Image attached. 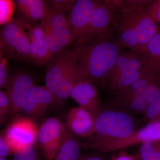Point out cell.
I'll list each match as a JSON object with an SVG mask.
<instances>
[{
	"label": "cell",
	"instance_id": "9a60e30c",
	"mask_svg": "<svg viewBox=\"0 0 160 160\" xmlns=\"http://www.w3.org/2000/svg\"><path fill=\"white\" fill-rule=\"evenodd\" d=\"M56 102L55 97L46 86H35L22 110L31 118H41L46 114Z\"/></svg>",
	"mask_w": 160,
	"mask_h": 160
},
{
	"label": "cell",
	"instance_id": "5bb4252c",
	"mask_svg": "<svg viewBox=\"0 0 160 160\" xmlns=\"http://www.w3.org/2000/svg\"><path fill=\"white\" fill-rule=\"evenodd\" d=\"M24 23V26L21 24L28 30L29 40L28 60L37 66L46 64L52 56L49 51L42 25L41 23L30 24L26 22Z\"/></svg>",
	"mask_w": 160,
	"mask_h": 160
},
{
	"label": "cell",
	"instance_id": "ba28073f",
	"mask_svg": "<svg viewBox=\"0 0 160 160\" xmlns=\"http://www.w3.org/2000/svg\"><path fill=\"white\" fill-rule=\"evenodd\" d=\"M0 38L1 53L9 59L28 60L29 37L18 22L12 20L5 25L1 29Z\"/></svg>",
	"mask_w": 160,
	"mask_h": 160
},
{
	"label": "cell",
	"instance_id": "9c48e42d",
	"mask_svg": "<svg viewBox=\"0 0 160 160\" xmlns=\"http://www.w3.org/2000/svg\"><path fill=\"white\" fill-rule=\"evenodd\" d=\"M38 132L36 124L30 118L18 117L12 121L3 133L12 152L15 153L33 146Z\"/></svg>",
	"mask_w": 160,
	"mask_h": 160
},
{
	"label": "cell",
	"instance_id": "8992f818",
	"mask_svg": "<svg viewBox=\"0 0 160 160\" xmlns=\"http://www.w3.org/2000/svg\"><path fill=\"white\" fill-rule=\"evenodd\" d=\"M134 128L133 119L129 114L107 110L100 112L96 118V136L92 139L126 138L134 132Z\"/></svg>",
	"mask_w": 160,
	"mask_h": 160
},
{
	"label": "cell",
	"instance_id": "5b68a950",
	"mask_svg": "<svg viewBox=\"0 0 160 160\" xmlns=\"http://www.w3.org/2000/svg\"><path fill=\"white\" fill-rule=\"evenodd\" d=\"M49 6L47 17L41 24L46 33L49 51L52 56L71 45V36L67 14L50 3Z\"/></svg>",
	"mask_w": 160,
	"mask_h": 160
},
{
	"label": "cell",
	"instance_id": "d6a6232c",
	"mask_svg": "<svg viewBox=\"0 0 160 160\" xmlns=\"http://www.w3.org/2000/svg\"><path fill=\"white\" fill-rule=\"evenodd\" d=\"M78 160H104L102 158L97 156H90L88 157L82 158H80Z\"/></svg>",
	"mask_w": 160,
	"mask_h": 160
},
{
	"label": "cell",
	"instance_id": "f1b7e54d",
	"mask_svg": "<svg viewBox=\"0 0 160 160\" xmlns=\"http://www.w3.org/2000/svg\"><path fill=\"white\" fill-rule=\"evenodd\" d=\"M146 117L153 119L160 114V92L155 100L147 107L146 111Z\"/></svg>",
	"mask_w": 160,
	"mask_h": 160
},
{
	"label": "cell",
	"instance_id": "8fae6325",
	"mask_svg": "<svg viewBox=\"0 0 160 160\" xmlns=\"http://www.w3.org/2000/svg\"><path fill=\"white\" fill-rule=\"evenodd\" d=\"M115 18V8L112 1H101L95 9L86 33L74 44L110 36L111 28L114 27Z\"/></svg>",
	"mask_w": 160,
	"mask_h": 160
},
{
	"label": "cell",
	"instance_id": "7402d4cb",
	"mask_svg": "<svg viewBox=\"0 0 160 160\" xmlns=\"http://www.w3.org/2000/svg\"><path fill=\"white\" fill-rule=\"evenodd\" d=\"M119 98L126 102L131 109L138 112H145L148 105L144 98L126 90L118 94Z\"/></svg>",
	"mask_w": 160,
	"mask_h": 160
},
{
	"label": "cell",
	"instance_id": "4316f807",
	"mask_svg": "<svg viewBox=\"0 0 160 160\" xmlns=\"http://www.w3.org/2000/svg\"><path fill=\"white\" fill-rule=\"evenodd\" d=\"M9 59L6 56L1 53L0 60V88L6 89L9 80L7 64Z\"/></svg>",
	"mask_w": 160,
	"mask_h": 160
},
{
	"label": "cell",
	"instance_id": "e0dca14e",
	"mask_svg": "<svg viewBox=\"0 0 160 160\" xmlns=\"http://www.w3.org/2000/svg\"><path fill=\"white\" fill-rule=\"evenodd\" d=\"M96 118L89 111L80 106L72 108L67 115V128L72 134L88 137L95 133Z\"/></svg>",
	"mask_w": 160,
	"mask_h": 160
},
{
	"label": "cell",
	"instance_id": "6da1fadb",
	"mask_svg": "<svg viewBox=\"0 0 160 160\" xmlns=\"http://www.w3.org/2000/svg\"><path fill=\"white\" fill-rule=\"evenodd\" d=\"M150 1H112L115 8L114 42L121 50L141 54L158 32L147 12Z\"/></svg>",
	"mask_w": 160,
	"mask_h": 160
},
{
	"label": "cell",
	"instance_id": "44dd1931",
	"mask_svg": "<svg viewBox=\"0 0 160 160\" xmlns=\"http://www.w3.org/2000/svg\"><path fill=\"white\" fill-rule=\"evenodd\" d=\"M81 158V146L66 127L61 148L54 160H78Z\"/></svg>",
	"mask_w": 160,
	"mask_h": 160
},
{
	"label": "cell",
	"instance_id": "484cf974",
	"mask_svg": "<svg viewBox=\"0 0 160 160\" xmlns=\"http://www.w3.org/2000/svg\"><path fill=\"white\" fill-rule=\"evenodd\" d=\"M10 102L8 92L6 90H1L0 91V120L2 122L10 112Z\"/></svg>",
	"mask_w": 160,
	"mask_h": 160
},
{
	"label": "cell",
	"instance_id": "7c38bea8",
	"mask_svg": "<svg viewBox=\"0 0 160 160\" xmlns=\"http://www.w3.org/2000/svg\"><path fill=\"white\" fill-rule=\"evenodd\" d=\"M35 86L34 79L27 72H17L9 75L6 88L10 102L9 115L22 110Z\"/></svg>",
	"mask_w": 160,
	"mask_h": 160
},
{
	"label": "cell",
	"instance_id": "f546056e",
	"mask_svg": "<svg viewBox=\"0 0 160 160\" xmlns=\"http://www.w3.org/2000/svg\"><path fill=\"white\" fill-rule=\"evenodd\" d=\"M147 12L154 22H160V1H155L148 5Z\"/></svg>",
	"mask_w": 160,
	"mask_h": 160
},
{
	"label": "cell",
	"instance_id": "d6986e66",
	"mask_svg": "<svg viewBox=\"0 0 160 160\" xmlns=\"http://www.w3.org/2000/svg\"><path fill=\"white\" fill-rule=\"evenodd\" d=\"M15 2L19 11L31 22L42 23L49 12V6L42 0H17Z\"/></svg>",
	"mask_w": 160,
	"mask_h": 160
},
{
	"label": "cell",
	"instance_id": "4fadbf2b",
	"mask_svg": "<svg viewBox=\"0 0 160 160\" xmlns=\"http://www.w3.org/2000/svg\"><path fill=\"white\" fill-rule=\"evenodd\" d=\"M101 1L77 0L68 18L71 45L82 37L88 29L95 9Z\"/></svg>",
	"mask_w": 160,
	"mask_h": 160
},
{
	"label": "cell",
	"instance_id": "7a4b0ae2",
	"mask_svg": "<svg viewBox=\"0 0 160 160\" xmlns=\"http://www.w3.org/2000/svg\"><path fill=\"white\" fill-rule=\"evenodd\" d=\"M71 49L77 61L80 79L99 85L106 83L122 51L110 36L74 44Z\"/></svg>",
	"mask_w": 160,
	"mask_h": 160
},
{
	"label": "cell",
	"instance_id": "d4e9b609",
	"mask_svg": "<svg viewBox=\"0 0 160 160\" xmlns=\"http://www.w3.org/2000/svg\"><path fill=\"white\" fill-rule=\"evenodd\" d=\"M13 160H44L33 147H28L14 153Z\"/></svg>",
	"mask_w": 160,
	"mask_h": 160
},
{
	"label": "cell",
	"instance_id": "836d02e7",
	"mask_svg": "<svg viewBox=\"0 0 160 160\" xmlns=\"http://www.w3.org/2000/svg\"><path fill=\"white\" fill-rule=\"evenodd\" d=\"M0 160H7L6 158L0 157Z\"/></svg>",
	"mask_w": 160,
	"mask_h": 160
},
{
	"label": "cell",
	"instance_id": "83f0119b",
	"mask_svg": "<svg viewBox=\"0 0 160 160\" xmlns=\"http://www.w3.org/2000/svg\"><path fill=\"white\" fill-rule=\"evenodd\" d=\"M76 1L75 0H52L49 1V2L65 13L70 15Z\"/></svg>",
	"mask_w": 160,
	"mask_h": 160
},
{
	"label": "cell",
	"instance_id": "52a82bcc",
	"mask_svg": "<svg viewBox=\"0 0 160 160\" xmlns=\"http://www.w3.org/2000/svg\"><path fill=\"white\" fill-rule=\"evenodd\" d=\"M160 140V121L152 122L134 131L129 137L123 139H96L92 140L87 147L102 152L125 149L136 144L155 142Z\"/></svg>",
	"mask_w": 160,
	"mask_h": 160
},
{
	"label": "cell",
	"instance_id": "1f68e13d",
	"mask_svg": "<svg viewBox=\"0 0 160 160\" xmlns=\"http://www.w3.org/2000/svg\"><path fill=\"white\" fill-rule=\"evenodd\" d=\"M110 160H135V159L131 155L124 153Z\"/></svg>",
	"mask_w": 160,
	"mask_h": 160
},
{
	"label": "cell",
	"instance_id": "cb8c5ba5",
	"mask_svg": "<svg viewBox=\"0 0 160 160\" xmlns=\"http://www.w3.org/2000/svg\"><path fill=\"white\" fill-rule=\"evenodd\" d=\"M0 9L1 25H6L12 22L14 9V2L8 0H1Z\"/></svg>",
	"mask_w": 160,
	"mask_h": 160
},
{
	"label": "cell",
	"instance_id": "ffe728a7",
	"mask_svg": "<svg viewBox=\"0 0 160 160\" xmlns=\"http://www.w3.org/2000/svg\"><path fill=\"white\" fill-rule=\"evenodd\" d=\"M156 83L153 78L145 72L140 78L126 90L142 98L149 106L156 99L160 92Z\"/></svg>",
	"mask_w": 160,
	"mask_h": 160
},
{
	"label": "cell",
	"instance_id": "30bf717a",
	"mask_svg": "<svg viewBox=\"0 0 160 160\" xmlns=\"http://www.w3.org/2000/svg\"><path fill=\"white\" fill-rule=\"evenodd\" d=\"M66 128L57 118L51 117L38 128L37 139L46 160H54L62 146Z\"/></svg>",
	"mask_w": 160,
	"mask_h": 160
},
{
	"label": "cell",
	"instance_id": "2e32d148",
	"mask_svg": "<svg viewBox=\"0 0 160 160\" xmlns=\"http://www.w3.org/2000/svg\"><path fill=\"white\" fill-rule=\"evenodd\" d=\"M70 97L79 106L96 118L100 113L101 101L95 85L88 80L80 79L73 86Z\"/></svg>",
	"mask_w": 160,
	"mask_h": 160
},
{
	"label": "cell",
	"instance_id": "3957f363",
	"mask_svg": "<svg viewBox=\"0 0 160 160\" xmlns=\"http://www.w3.org/2000/svg\"><path fill=\"white\" fill-rule=\"evenodd\" d=\"M80 79L76 58L72 49L57 54L45 75V86L57 102L66 101L76 83Z\"/></svg>",
	"mask_w": 160,
	"mask_h": 160
},
{
	"label": "cell",
	"instance_id": "ac0fdd59",
	"mask_svg": "<svg viewBox=\"0 0 160 160\" xmlns=\"http://www.w3.org/2000/svg\"><path fill=\"white\" fill-rule=\"evenodd\" d=\"M141 55L145 72L157 82L160 81V32L158 31Z\"/></svg>",
	"mask_w": 160,
	"mask_h": 160
},
{
	"label": "cell",
	"instance_id": "603a6c76",
	"mask_svg": "<svg viewBox=\"0 0 160 160\" xmlns=\"http://www.w3.org/2000/svg\"><path fill=\"white\" fill-rule=\"evenodd\" d=\"M140 154L142 160H160V149L154 142L141 144Z\"/></svg>",
	"mask_w": 160,
	"mask_h": 160
},
{
	"label": "cell",
	"instance_id": "4dcf8cb0",
	"mask_svg": "<svg viewBox=\"0 0 160 160\" xmlns=\"http://www.w3.org/2000/svg\"><path fill=\"white\" fill-rule=\"evenodd\" d=\"M12 152L11 149L5 137L4 133L0 136V157L7 158Z\"/></svg>",
	"mask_w": 160,
	"mask_h": 160
},
{
	"label": "cell",
	"instance_id": "277c9868",
	"mask_svg": "<svg viewBox=\"0 0 160 160\" xmlns=\"http://www.w3.org/2000/svg\"><path fill=\"white\" fill-rule=\"evenodd\" d=\"M145 72L141 54L129 49L120 52L106 83L111 92L118 94L128 89Z\"/></svg>",
	"mask_w": 160,
	"mask_h": 160
}]
</instances>
